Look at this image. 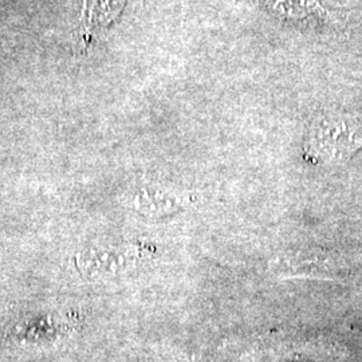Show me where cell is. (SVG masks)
I'll return each instance as SVG.
<instances>
[{
	"instance_id": "6da1fadb",
	"label": "cell",
	"mask_w": 362,
	"mask_h": 362,
	"mask_svg": "<svg viewBox=\"0 0 362 362\" xmlns=\"http://www.w3.org/2000/svg\"><path fill=\"white\" fill-rule=\"evenodd\" d=\"M361 148V121L348 113L326 112L311 122L305 158L310 164L338 167L348 163Z\"/></svg>"
},
{
	"instance_id": "7a4b0ae2",
	"label": "cell",
	"mask_w": 362,
	"mask_h": 362,
	"mask_svg": "<svg viewBox=\"0 0 362 362\" xmlns=\"http://www.w3.org/2000/svg\"><path fill=\"white\" fill-rule=\"evenodd\" d=\"M274 270L284 278H313L345 281L351 275V263L345 255L324 248H298L275 260Z\"/></svg>"
},
{
	"instance_id": "3957f363",
	"label": "cell",
	"mask_w": 362,
	"mask_h": 362,
	"mask_svg": "<svg viewBox=\"0 0 362 362\" xmlns=\"http://www.w3.org/2000/svg\"><path fill=\"white\" fill-rule=\"evenodd\" d=\"M270 11L286 19H306L313 15L324 13L318 0H266Z\"/></svg>"
}]
</instances>
